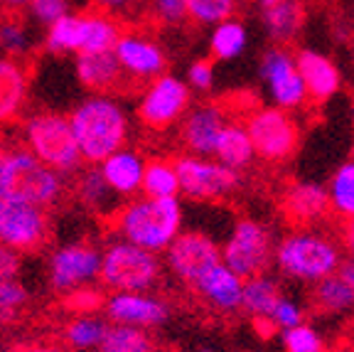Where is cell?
<instances>
[{"instance_id":"26","label":"cell","mask_w":354,"mask_h":352,"mask_svg":"<svg viewBox=\"0 0 354 352\" xmlns=\"http://www.w3.org/2000/svg\"><path fill=\"white\" fill-rule=\"evenodd\" d=\"M283 298L281 283L276 276L271 274H259L243 281V301L241 310L256 323H268L271 325V315L276 310L278 301ZM273 328V325H271Z\"/></svg>"},{"instance_id":"10","label":"cell","mask_w":354,"mask_h":352,"mask_svg":"<svg viewBox=\"0 0 354 352\" xmlns=\"http://www.w3.org/2000/svg\"><path fill=\"white\" fill-rule=\"evenodd\" d=\"M192 104V89L175 74H162L153 79L140 94L138 118L148 131H167L175 123H183Z\"/></svg>"},{"instance_id":"36","label":"cell","mask_w":354,"mask_h":352,"mask_svg":"<svg viewBox=\"0 0 354 352\" xmlns=\"http://www.w3.org/2000/svg\"><path fill=\"white\" fill-rule=\"evenodd\" d=\"M234 10H236L234 0H187V20L205 28H216L219 22L232 20Z\"/></svg>"},{"instance_id":"53","label":"cell","mask_w":354,"mask_h":352,"mask_svg":"<svg viewBox=\"0 0 354 352\" xmlns=\"http://www.w3.org/2000/svg\"><path fill=\"white\" fill-rule=\"evenodd\" d=\"M352 60H354V35H352Z\"/></svg>"},{"instance_id":"16","label":"cell","mask_w":354,"mask_h":352,"mask_svg":"<svg viewBox=\"0 0 354 352\" xmlns=\"http://www.w3.org/2000/svg\"><path fill=\"white\" fill-rule=\"evenodd\" d=\"M113 52H116L126 77L133 82H153L165 74L167 57L162 47L140 33H123Z\"/></svg>"},{"instance_id":"1","label":"cell","mask_w":354,"mask_h":352,"mask_svg":"<svg viewBox=\"0 0 354 352\" xmlns=\"http://www.w3.org/2000/svg\"><path fill=\"white\" fill-rule=\"evenodd\" d=\"M69 118L86 166H101L109 155L126 148L131 121L113 94H88L74 106Z\"/></svg>"},{"instance_id":"9","label":"cell","mask_w":354,"mask_h":352,"mask_svg":"<svg viewBox=\"0 0 354 352\" xmlns=\"http://www.w3.org/2000/svg\"><path fill=\"white\" fill-rule=\"evenodd\" d=\"M175 168L180 177V195L192 202H216L241 187V173L227 168L219 160L180 155L175 160Z\"/></svg>"},{"instance_id":"51","label":"cell","mask_w":354,"mask_h":352,"mask_svg":"<svg viewBox=\"0 0 354 352\" xmlns=\"http://www.w3.org/2000/svg\"><path fill=\"white\" fill-rule=\"evenodd\" d=\"M197 352H214V350H212V347H199Z\"/></svg>"},{"instance_id":"21","label":"cell","mask_w":354,"mask_h":352,"mask_svg":"<svg viewBox=\"0 0 354 352\" xmlns=\"http://www.w3.org/2000/svg\"><path fill=\"white\" fill-rule=\"evenodd\" d=\"M295 60H298V69L303 74L310 99L325 104L327 99L337 96L342 89V72L330 57L313 50V47H303L295 52Z\"/></svg>"},{"instance_id":"44","label":"cell","mask_w":354,"mask_h":352,"mask_svg":"<svg viewBox=\"0 0 354 352\" xmlns=\"http://www.w3.org/2000/svg\"><path fill=\"white\" fill-rule=\"evenodd\" d=\"M22 271V254L17 249L0 244V281L17 279Z\"/></svg>"},{"instance_id":"29","label":"cell","mask_w":354,"mask_h":352,"mask_svg":"<svg viewBox=\"0 0 354 352\" xmlns=\"http://www.w3.org/2000/svg\"><path fill=\"white\" fill-rule=\"evenodd\" d=\"M313 306L322 315H344L354 310V293L342 274L327 276L313 286Z\"/></svg>"},{"instance_id":"5","label":"cell","mask_w":354,"mask_h":352,"mask_svg":"<svg viewBox=\"0 0 354 352\" xmlns=\"http://www.w3.org/2000/svg\"><path fill=\"white\" fill-rule=\"evenodd\" d=\"M20 138L30 153L64 177H74L82 170L84 158L69 116L59 111H32L22 121Z\"/></svg>"},{"instance_id":"49","label":"cell","mask_w":354,"mask_h":352,"mask_svg":"<svg viewBox=\"0 0 354 352\" xmlns=\"http://www.w3.org/2000/svg\"><path fill=\"white\" fill-rule=\"evenodd\" d=\"M25 352H64V350L57 345H35V347H28Z\"/></svg>"},{"instance_id":"7","label":"cell","mask_w":354,"mask_h":352,"mask_svg":"<svg viewBox=\"0 0 354 352\" xmlns=\"http://www.w3.org/2000/svg\"><path fill=\"white\" fill-rule=\"evenodd\" d=\"M273 256H276V244H273L271 229L254 217L239 220L221 247V261L236 271L241 279L268 274Z\"/></svg>"},{"instance_id":"19","label":"cell","mask_w":354,"mask_h":352,"mask_svg":"<svg viewBox=\"0 0 354 352\" xmlns=\"http://www.w3.org/2000/svg\"><path fill=\"white\" fill-rule=\"evenodd\" d=\"M243 281L246 279H241L236 271L221 261L214 269L207 271L192 288L216 313H236L241 310L243 301Z\"/></svg>"},{"instance_id":"47","label":"cell","mask_w":354,"mask_h":352,"mask_svg":"<svg viewBox=\"0 0 354 352\" xmlns=\"http://www.w3.org/2000/svg\"><path fill=\"white\" fill-rule=\"evenodd\" d=\"M339 274L344 276V281L349 283V288H352V293H354V259H347L342 264V269H339Z\"/></svg>"},{"instance_id":"34","label":"cell","mask_w":354,"mask_h":352,"mask_svg":"<svg viewBox=\"0 0 354 352\" xmlns=\"http://www.w3.org/2000/svg\"><path fill=\"white\" fill-rule=\"evenodd\" d=\"M96 352H155V342L145 328L111 323L109 333Z\"/></svg>"},{"instance_id":"31","label":"cell","mask_w":354,"mask_h":352,"mask_svg":"<svg viewBox=\"0 0 354 352\" xmlns=\"http://www.w3.org/2000/svg\"><path fill=\"white\" fill-rule=\"evenodd\" d=\"M249 47V30L241 20L232 17V20L219 22L216 28H212L209 35V52L212 57L221 62H232L241 57Z\"/></svg>"},{"instance_id":"38","label":"cell","mask_w":354,"mask_h":352,"mask_svg":"<svg viewBox=\"0 0 354 352\" xmlns=\"http://www.w3.org/2000/svg\"><path fill=\"white\" fill-rule=\"evenodd\" d=\"M281 342L286 352H325V340H322L320 331L308 323L283 331Z\"/></svg>"},{"instance_id":"41","label":"cell","mask_w":354,"mask_h":352,"mask_svg":"<svg viewBox=\"0 0 354 352\" xmlns=\"http://www.w3.org/2000/svg\"><path fill=\"white\" fill-rule=\"evenodd\" d=\"M300 323H305L303 306H300L298 301H293V298L283 296L271 315V325H276L278 331L283 333V331H288V328H295V325H300Z\"/></svg>"},{"instance_id":"6","label":"cell","mask_w":354,"mask_h":352,"mask_svg":"<svg viewBox=\"0 0 354 352\" xmlns=\"http://www.w3.org/2000/svg\"><path fill=\"white\" fill-rule=\"evenodd\" d=\"M162 271L165 259H160V254L116 239L104 249L99 281L111 293H143L160 283Z\"/></svg>"},{"instance_id":"45","label":"cell","mask_w":354,"mask_h":352,"mask_svg":"<svg viewBox=\"0 0 354 352\" xmlns=\"http://www.w3.org/2000/svg\"><path fill=\"white\" fill-rule=\"evenodd\" d=\"M138 0H94V6L99 10L109 12V15H121V12H128Z\"/></svg>"},{"instance_id":"23","label":"cell","mask_w":354,"mask_h":352,"mask_svg":"<svg viewBox=\"0 0 354 352\" xmlns=\"http://www.w3.org/2000/svg\"><path fill=\"white\" fill-rule=\"evenodd\" d=\"M256 10L266 35L276 44L295 39L305 25V8L300 0H256Z\"/></svg>"},{"instance_id":"37","label":"cell","mask_w":354,"mask_h":352,"mask_svg":"<svg viewBox=\"0 0 354 352\" xmlns=\"http://www.w3.org/2000/svg\"><path fill=\"white\" fill-rule=\"evenodd\" d=\"M30 47H32V37L25 22H20L17 17L0 20V55L22 60L30 52Z\"/></svg>"},{"instance_id":"46","label":"cell","mask_w":354,"mask_h":352,"mask_svg":"<svg viewBox=\"0 0 354 352\" xmlns=\"http://www.w3.org/2000/svg\"><path fill=\"white\" fill-rule=\"evenodd\" d=\"M339 244L349 254V259H354V220H342L339 222Z\"/></svg>"},{"instance_id":"35","label":"cell","mask_w":354,"mask_h":352,"mask_svg":"<svg viewBox=\"0 0 354 352\" xmlns=\"http://www.w3.org/2000/svg\"><path fill=\"white\" fill-rule=\"evenodd\" d=\"M327 190H330L332 212L339 220H354V158L335 170Z\"/></svg>"},{"instance_id":"32","label":"cell","mask_w":354,"mask_h":352,"mask_svg":"<svg viewBox=\"0 0 354 352\" xmlns=\"http://www.w3.org/2000/svg\"><path fill=\"white\" fill-rule=\"evenodd\" d=\"M84 25V50L82 52H111L121 39L118 22L104 10H86Z\"/></svg>"},{"instance_id":"18","label":"cell","mask_w":354,"mask_h":352,"mask_svg":"<svg viewBox=\"0 0 354 352\" xmlns=\"http://www.w3.org/2000/svg\"><path fill=\"white\" fill-rule=\"evenodd\" d=\"M224 126H227V116H224L221 106L199 104L189 109L180 123V141H183L187 155L212 158Z\"/></svg>"},{"instance_id":"12","label":"cell","mask_w":354,"mask_h":352,"mask_svg":"<svg viewBox=\"0 0 354 352\" xmlns=\"http://www.w3.org/2000/svg\"><path fill=\"white\" fill-rule=\"evenodd\" d=\"M104 249L88 242H69L57 247L47 259V279L52 291L77 293L101 279Z\"/></svg>"},{"instance_id":"14","label":"cell","mask_w":354,"mask_h":352,"mask_svg":"<svg viewBox=\"0 0 354 352\" xmlns=\"http://www.w3.org/2000/svg\"><path fill=\"white\" fill-rule=\"evenodd\" d=\"M162 259H165V269L177 281L194 286L207 271L221 264V247L205 231L183 229L180 237L167 247Z\"/></svg>"},{"instance_id":"25","label":"cell","mask_w":354,"mask_h":352,"mask_svg":"<svg viewBox=\"0 0 354 352\" xmlns=\"http://www.w3.org/2000/svg\"><path fill=\"white\" fill-rule=\"evenodd\" d=\"M77 180H74V193L77 200L99 217H109L118 215L121 209V195L113 193V187L106 182L104 173L99 166H86L77 173Z\"/></svg>"},{"instance_id":"3","label":"cell","mask_w":354,"mask_h":352,"mask_svg":"<svg viewBox=\"0 0 354 352\" xmlns=\"http://www.w3.org/2000/svg\"><path fill=\"white\" fill-rule=\"evenodd\" d=\"M185 225V209L180 197H140L123 204L116 215L118 239L143 247L148 252L165 254L180 237Z\"/></svg>"},{"instance_id":"2","label":"cell","mask_w":354,"mask_h":352,"mask_svg":"<svg viewBox=\"0 0 354 352\" xmlns=\"http://www.w3.org/2000/svg\"><path fill=\"white\" fill-rule=\"evenodd\" d=\"M273 264L286 279L315 286L327 276L339 274L344 249L339 239L317 227H293L276 242Z\"/></svg>"},{"instance_id":"27","label":"cell","mask_w":354,"mask_h":352,"mask_svg":"<svg viewBox=\"0 0 354 352\" xmlns=\"http://www.w3.org/2000/svg\"><path fill=\"white\" fill-rule=\"evenodd\" d=\"M256 158H259V155H256L254 141H251L246 123L227 121L219 141H216L214 160H219V163H224L227 168H234V170L241 173V170H246Z\"/></svg>"},{"instance_id":"39","label":"cell","mask_w":354,"mask_h":352,"mask_svg":"<svg viewBox=\"0 0 354 352\" xmlns=\"http://www.w3.org/2000/svg\"><path fill=\"white\" fill-rule=\"evenodd\" d=\"M30 301V291L25 288V283L17 279H6L0 281V325L10 323L17 318L25 306Z\"/></svg>"},{"instance_id":"50","label":"cell","mask_w":354,"mask_h":352,"mask_svg":"<svg viewBox=\"0 0 354 352\" xmlns=\"http://www.w3.org/2000/svg\"><path fill=\"white\" fill-rule=\"evenodd\" d=\"M236 6H246V3H251V0H234Z\"/></svg>"},{"instance_id":"8","label":"cell","mask_w":354,"mask_h":352,"mask_svg":"<svg viewBox=\"0 0 354 352\" xmlns=\"http://www.w3.org/2000/svg\"><path fill=\"white\" fill-rule=\"evenodd\" d=\"M256 155L266 163H286L300 146V126L295 116L278 106L256 109L246 118Z\"/></svg>"},{"instance_id":"42","label":"cell","mask_w":354,"mask_h":352,"mask_svg":"<svg viewBox=\"0 0 354 352\" xmlns=\"http://www.w3.org/2000/svg\"><path fill=\"white\" fill-rule=\"evenodd\" d=\"M150 6L162 25H180L187 17V0H150Z\"/></svg>"},{"instance_id":"48","label":"cell","mask_w":354,"mask_h":352,"mask_svg":"<svg viewBox=\"0 0 354 352\" xmlns=\"http://www.w3.org/2000/svg\"><path fill=\"white\" fill-rule=\"evenodd\" d=\"M32 0H0V6L8 8V10H20V8H30Z\"/></svg>"},{"instance_id":"43","label":"cell","mask_w":354,"mask_h":352,"mask_svg":"<svg viewBox=\"0 0 354 352\" xmlns=\"http://www.w3.org/2000/svg\"><path fill=\"white\" fill-rule=\"evenodd\" d=\"M185 82L189 84V89L194 91H209L214 87V64L209 60H194L187 67V77Z\"/></svg>"},{"instance_id":"28","label":"cell","mask_w":354,"mask_h":352,"mask_svg":"<svg viewBox=\"0 0 354 352\" xmlns=\"http://www.w3.org/2000/svg\"><path fill=\"white\" fill-rule=\"evenodd\" d=\"M84 12H69L44 33V50L50 55H79L84 50Z\"/></svg>"},{"instance_id":"52","label":"cell","mask_w":354,"mask_h":352,"mask_svg":"<svg viewBox=\"0 0 354 352\" xmlns=\"http://www.w3.org/2000/svg\"><path fill=\"white\" fill-rule=\"evenodd\" d=\"M352 131H354V101H352Z\"/></svg>"},{"instance_id":"24","label":"cell","mask_w":354,"mask_h":352,"mask_svg":"<svg viewBox=\"0 0 354 352\" xmlns=\"http://www.w3.org/2000/svg\"><path fill=\"white\" fill-rule=\"evenodd\" d=\"M106 182L113 187V193L121 197H133L136 193H143V177L148 160L140 150L136 148H121L101 163Z\"/></svg>"},{"instance_id":"11","label":"cell","mask_w":354,"mask_h":352,"mask_svg":"<svg viewBox=\"0 0 354 352\" xmlns=\"http://www.w3.org/2000/svg\"><path fill=\"white\" fill-rule=\"evenodd\" d=\"M52 237V217L47 207L0 197V244L32 254Z\"/></svg>"},{"instance_id":"54","label":"cell","mask_w":354,"mask_h":352,"mask_svg":"<svg viewBox=\"0 0 354 352\" xmlns=\"http://www.w3.org/2000/svg\"><path fill=\"white\" fill-rule=\"evenodd\" d=\"M8 352H25V350H8Z\"/></svg>"},{"instance_id":"17","label":"cell","mask_w":354,"mask_h":352,"mask_svg":"<svg viewBox=\"0 0 354 352\" xmlns=\"http://www.w3.org/2000/svg\"><path fill=\"white\" fill-rule=\"evenodd\" d=\"M283 217L293 227H317L330 217V190L320 182H290L281 195Z\"/></svg>"},{"instance_id":"56","label":"cell","mask_w":354,"mask_h":352,"mask_svg":"<svg viewBox=\"0 0 354 352\" xmlns=\"http://www.w3.org/2000/svg\"><path fill=\"white\" fill-rule=\"evenodd\" d=\"M155 352H158V350H155Z\"/></svg>"},{"instance_id":"13","label":"cell","mask_w":354,"mask_h":352,"mask_svg":"<svg viewBox=\"0 0 354 352\" xmlns=\"http://www.w3.org/2000/svg\"><path fill=\"white\" fill-rule=\"evenodd\" d=\"M259 72L273 106H278V109L298 111L310 101L308 87H305L303 74L298 69V60L293 52H288L281 44H273L261 55Z\"/></svg>"},{"instance_id":"15","label":"cell","mask_w":354,"mask_h":352,"mask_svg":"<svg viewBox=\"0 0 354 352\" xmlns=\"http://www.w3.org/2000/svg\"><path fill=\"white\" fill-rule=\"evenodd\" d=\"M104 315L111 323L133 325V328H160L170 320V303L153 296L150 291L143 293H111L104 301Z\"/></svg>"},{"instance_id":"20","label":"cell","mask_w":354,"mask_h":352,"mask_svg":"<svg viewBox=\"0 0 354 352\" xmlns=\"http://www.w3.org/2000/svg\"><path fill=\"white\" fill-rule=\"evenodd\" d=\"M74 74L77 82L91 94H111L123 84L126 72L116 52H79L74 57Z\"/></svg>"},{"instance_id":"40","label":"cell","mask_w":354,"mask_h":352,"mask_svg":"<svg viewBox=\"0 0 354 352\" xmlns=\"http://www.w3.org/2000/svg\"><path fill=\"white\" fill-rule=\"evenodd\" d=\"M28 10L35 22H39L44 28H52L57 20L69 15V0H32Z\"/></svg>"},{"instance_id":"33","label":"cell","mask_w":354,"mask_h":352,"mask_svg":"<svg viewBox=\"0 0 354 352\" xmlns=\"http://www.w3.org/2000/svg\"><path fill=\"white\" fill-rule=\"evenodd\" d=\"M143 195L145 197H177L180 195V177H177L175 160H148L143 177Z\"/></svg>"},{"instance_id":"55","label":"cell","mask_w":354,"mask_h":352,"mask_svg":"<svg viewBox=\"0 0 354 352\" xmlns=\"http://www.w3.org/2000/svg\"><path fill=\"white\" fill-rule=\"evenodd\" d=\"M0 150H3V143H0Z\"/></svg>"},{"instance_id":"22","label":"cell","mask_w":354,"mask_h":352,"mask_svg":"<svg viewBox=\"0 0 354 352\" xmlns=\"http://www.w3.org/2000/svg\"><path fill=\"white\" fill-rule=\"evenodd\" d=\"M30 99V69L17 57L0 55V126L17 121Z\"/></svg>"},{"instance_id":"30","label":"cell","mask_w":354,"mask_h":352,"mask_svg":"<svg viewBox=\"0 0 354 352\" xmlns=\"http://www.w3.org/2000/svg\"><path fill=\"white\" fill-rule=\"evenodd\" d=\"M111 328L109 318L101 315H79L72 318L64 328V342L74 352H96Z\"/></svg>"},{"instance_id":"4","label":"cell","mask_w":354,"mask_h":352,"mask_svg":"<svg viewBox=\"0 0 354 352\" xmlns=\"http://www.w3.org/2000/svg\"><path fill=\"white\" fill-rule=\"evenodd\" d=\"M66 180L22 143L0 150V197L52 207L64 197Z\"/></svg>"}]
</instances>
